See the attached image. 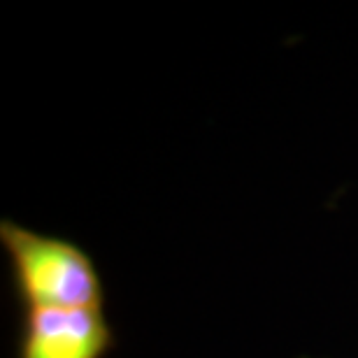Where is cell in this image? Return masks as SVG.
Here are the masks:
<instances>
[{
    "instance_id": "1",
    "label": "cell",
    "mask_w": 358,
    "mask_h": 358,
    "mask_svg": "<svg viewBox=\"0 0 358 358\" xmlns=\"http://www.w3.org/2000/svg\"><path fill=\"white\" fill-rule=\"evenodd\" d=\"M21 310H103L105 286L87 249L73 240L0 221Z\"/></svg>"
},
{
    "instance_id": "2",
    "label": "cell",
    "mask_w": 358,
    "mask_h": 358,
    "mask_svg": "<svg viewBox=\"0 0 358 358\" xmlns=\"http://www.w3.org/2000/svg\"><path fill=\"white\" fill-rule=\"evenodd\" d=\"M117 340L103 310H24L17 358H105Z\"/></svg>"
}]
</instances>
